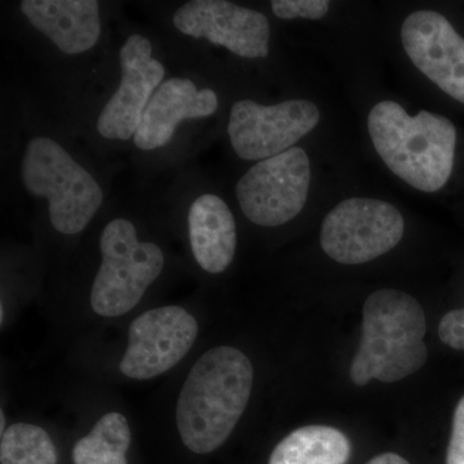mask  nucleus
Masks as SVG:
<instances>
[{
  "label": "nucleus",
  "mask_w": 464,
  "mask_h": 464,
  "mask_svg": "<svg viewBox=\"0 0 464 464\" xmlns=\"http://www.w3.org/2000/svg\"><path fill=\"white\" fill-rule=\"evenodd\" d=\"M253 366L237 348L207 351L192 366L177 401V427L195 454L217 450L234 431L248 405Z\"/></svg>",
  "instance_id": "1"
},
{
  "label": "nucleus",
  "mask_w": 464,
  "mask_h": 464,
  "mask_svg": "<svg viewBox=\"0 0 464 464\" xmlns=\"http://www.w3.org/2000/svg\"><path fill=\"white\" fill-rule=\"evenodd\" d=\"M375 151L415 190H441L453 172L457 130L450 119L422 111L411 116L395 101H381L368 115Z\"/></svg>",
  "instance_id": "2"
},
{
  "label": "nucleus",
  "mask_w": 464,
  "mask_h": 464,
  "mask_svg": "<svg viewBox=\"0 0 464 464\" xmlns=\"http://www.w3.org/2000/svg\"><path fill=\"white\" fill-rule=\"evenodd\" d=\"M426 331L423 308L411 295L396 289L372 293L362 308V335L351 380L365 386L372 380L393 383L414 374L429 357Z\"/></svg>",
  "instance_id": "3"
},
{
  "label": "nucleus",
  "mask_w": 464,
  "mask_h": 464,
  "mask_svg": "<svg viewBox=\"0 0 464 464\" xmlns=\"http://www.w3.org/2000/svg\"><path fill=\"white\" fill-rule=\"evenodd\" d=\"M23 181L30 194L48 200L52 226L61 234L83 231L102 206L103 192L96 179L47 137H36L27 145Z\"/></svg>",
  "instance_id": "4"
},
{
  "label": "nucleus",
  "mask_w": 464,
  "mask_h": 464,
  "mask_svg": "<svg viewBox=\"0 0 464 464\" xmlns=\"http://www.w3.org/2000/svg\"><path fill=\"white\" fill-rule=\"evenodd\" d=\"M100 248L102 262L92 286L91 306L100 316L124 315L160 276L163 250L157 244L137 239L136 227L124 218L106 225Z\"/></svg>",
  "instance_id": "5"
},
{
  "label": "nucleus",
  "mask_w": 464,
  "mask_h": 464,
  "mask_svg": "<svg viewBox=\"0 0 464 464\" xmlns=\"http://www.w3.org/2000/svg\"><path fill=\"white\" fill-rule=\"evenodd\" d=\"M404 217L387 201L351 198L324 218L320 244L342 265H362L386 255L404 237Z\"/></svg>",
  "instance_id": "6"
},
{
  "label": "nucleus",
  "mask_w": 464,
  "mask_h": 464,
  "mask_svg": "<svg viewBox=\"0 0 464 464\" xmlns=\"http://www.w3.org/2000/svg\"><path fill=\"white\" fill-rule=\"evenodd\" d=\"M310 183L311 163L306 151L292 148L255 164L241 177L235 192L250 222L276 227L302 212Z\"/></svg>",
  "instance_id": "7"
},
{
  "label": "nucleus",
  "mask_w": 464,
  "mask_h": 464,
  "mask_svg": "<svg viewBox=\"0 0 464 464\" xmlns=\"http://www.w3.org/2000/svg\"><path fill=\"white\" fill-rule=\"evenodd\" d=\"M319 121V109L311 101L288 100L264 106L241 100L232 105L227 132L237 157L261 161L295 148Z\"/></svg>",
  "instance_id": "8"
},
{
  "label": "nucleus",
  "mask_w": 464,
  "mask_h": 464,
  "mask_svg": "<svg viewBox=\"0 0 464 464\" xmlns=\"http://www.w3.org/2000/svg\"><path fill=\"white\" fill-rule=\"evenodd\" d=\"M197 319L179 306L146 311L134 319L128 332V347L121 373L137 381L164 374L188 355L197 341Z\"/></svg>",
  "instance_id": "9"
},
{
  "label": "nucleus",
  "mask_w": 464,
  "mask_h": 464,
  "mask_svg": "<svg viewBox=\"0 0 464 464\" xmlns=\"http://www.w3.org/2000/svg\"><path fill=\"white\" fill-rule=\"evenodd\" d=\"M173 25L185 35L207 39L243 58H265L270 52L267 17L225 0H192L173 14Z\"/></svg>",
  "instance_id": "10"
},
{
  "label": "nucleus",
  "mask_w": 464,
  "mask_h": 464,
  "mask_svg": "<svg viewBox=\"0 0 464 464\" xmlns=\"http://www.w3.org/2000/svg\"><path fill=\"white\" fill-rule=\"evenodd\" d=\"M151 53V43L139 34L130 35L119 52L121 84L97 121V130L105 139L128 141L139 130L152 93L166 75Z\"/></svg>",
  "instance_id": "11"
},
{
  "label": "nucleus",
  "mask_w": 464,
  "mask_h": 464,
  "mask_svg": "<svg viewBox=\"0 0 464 464\" xmlns=\"http://www.w3.org/2000/svg\"><path fill=\"white\" fill-rule=\"evenodd\" d=\"M401 43L424 76L464 103V38L444 14L427 9L409 14L402 23Z\"/></svg>",
  "instance_id": "12"
},
{
  "label": "nucleus",
  "mask_w": 464,
  "mask_h": 464,
  "mask_svg": "<svg viewBox=\"0 0 464 464\" xmlns=\"http://www.w3.org/2000/svg\"><path fill=\"white\" fill-rule=\"evenodd\" d=\"M217 109L218 97L215 91H199L190 79H169L150 100L134 134V145L143 151L163 148L170 142L182 121L206 118L215 114Z\"/></svg>",
  "instance_id": "13"
},
{
  "label": "nucleus",
  "mask_w": 464,
  "mask_h": 464,
  "mask_svg": "<svg viewBox=\"0 0 464 464\" xmlns=\"http://www.w3.org/2000/svg\"><path fill=\"white\" fill-rule=\"evenodd\" d=\"M21 12L66 54L90 51L99 42V3L94 0H24Z\"/></svg>",
  "instance_id": "14"
},
{
  "label": "nucleus",
  "mask_w": 464,
  "mask_h": 464,
  "mask_svg": "<svg viewBox=\"0 0 464 464\" xmlns=\"http://www.w3.org/2000/svg\"><path fill=\"white\" fill-rule=\"evenodd\" d=\"M188 234L198 265L209 274L227 270L237 250V225L221 198L204 194L188 210Z\"/></svg>",
  "instance_id": "15"
},
{
  "label": "nucleus",
  "mask_w": 464,
  "mask_h": 464,
  "mask_svg": "<svg viewBox=\"0 0 464 464\" xmlns=\"http://www.w3.org/2000/svg\"><path fill=\"white\" fill-rule=\"evenodd\" d=\"M350 440L329 426H306L290 432L274 449L268 464H347Z\"/></svg>",
  "instance_id": "16"
},
{
  "label": "nucleus",
  "mask_w": 464,
  "mask_h": 464,
  "mask_svg": "<svg viewBox=\"0 0 464 464\" xmlns=\"http://www.w3.org/2000/svg\"><path fill=\"white\" fill-rule=\"evenodd\" d=\"M132 435L123 414L111 411L101 417L92 431L76 442L74 464H128Z\"/></svg>",
  "instance_id": "17"
},
{
  "label": "nucleus",
  "mask_w": 464,
  "mask_h": 464,
  "mask_svg": "<svg viewBox=\"0 0 464 464\" xmlns=\"http://www.w3.org/2000/svg\"><path fill=\"white\" fill-rule=\"evenodd\" d=\"M56 447L42 427L30 423L12 424L2 435L0 463L57 464Z\"/></svg>",
  "instance_id": "18"
},
{
  "label": "nucleus",
  "mask_w": 464,
  "mask_h": 464,
  "mask_svg": "<svg viewBox=\"0 0 464 464\" xmlns=\"http://www.w3.org/2000/svg\"><path fill=\"white\" fill-rule=\"evenodd\" d=\"M271 8L275 16L283 20L306 18L320 20L325 17L331 9V2L326 0H274Z\"/></svg>",
  "instance_id": "19"
},
{
  "label": "nucleus",
  "mask_w": 464,
  "mask_h": 464,
  "mask_svg": "<svg viewBox=\"0 0 464 464\" xmlns=\"http://www.w3.org/2000/svg\"><path fill=\"white\" fill-rule=\"evenodd\" d=\"M439 337L442 343L464 350V308L453 310L442 317L439 325Z\"/></svg>",
  "instance_id": "20"
},
{
  "label": "nucleus",
  "mask_w": 464,
  "mask_h": 464,
  "mask_svg": "<svg viewBox=\"0 0 464 464\" xmlns=\"http://www.w3.org/2000/svg\"><path fill=\"white\" fill-rule=\"evenodd\" d=\"M447 464H464V396L458 402L454 411Z\"/></svg>",
  "instance_id": "21"
},
{
  "label": "nucleus",
  "mask_w": 464,
  "mask_h": 464,
  "mask_svg": "<svg viewBox=\"0 0 464 464\" xmlns=\"http://www.w3.org/2000/svg\"><path fill=\"white\" fill-rule=\"evenodd\" d=\"M366 464H411L405 458L395 453H383L374 457Z\"/></svg>",
  "instance_id": "22"
},
{
  "label": "nucleus",
  "mask_w": 464,
  "mask_h": 464,
  "mask_svg": "<svg viewBox=\"0 0 464 464\" xmlns=\"http://www.w3.org/2000/svg\"><path fill=\"white\" fill-rule=\"evenodd\" d=\"M0 423H2V435H3V433L5 432V413H3V411H2V420H0Z\"/></svg>",
  "instance_id": "23"
}]
</instances>
